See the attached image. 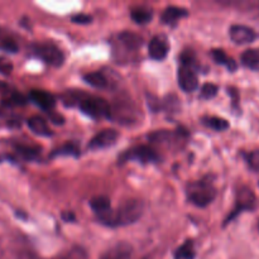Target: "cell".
I'll use <instances>...</instances> for the list:
<instances>
[{
	"label": "cell",
	"instance_id": "obj_1",
	"mask_svg": "<svg viewBox=\"0 0 259 259\" xmlns=\"http://www.w3.org/2000/svg\"><path fill=\"white\" fill-rule=\"evenodd\" d=\"M144 212L143 201L138 199H131L123 202L118 209L110 210L108 214L99 217L101 224L110 228L126 227V225L134 224L142 218Z\"/></svg>",
	"mask_w": 259,
	"mask_h": 259
},
{
	"label": "cell",
	"instance_id": "obj_2",
	"mask_svg": "<svg viewBox=\"0 0 259 259\" xmlns=\"http://www.w3.org/2000/svg\"><path fill=\"white\" fill-rule=\"evenodd\" d=\"M110 118L123 125H134L141 120V111L133 100L119 98L111 105Z\"/></svg>",
	"mask_w": 259,
	"mask_h": 259
},
{
	"label": "cell",
	"instance_id": "obj_3",
	"mask_svg": "<svg viewBox=\"0 0 259 259\" xmlns=\"http://www.w3.org/2000/svg\"><path fill=\"white\" fill-rule=\"evenodd\" d=\"M187 199L197 207H206L217 197V189L210 181H196L187 186Z\"/></svg>",
	"mask_w": 259,
	"mask_h": 259
},
{
	"label": "cell",
	"instance_id": "obj_4",
	"mask_svg": "<svg viewBox=\"0 0 259 259\" xmlns=\"http://www.w3.org/2000/svg\"><path fill=\"white\" fill-rule=\"evenodd\" d=\"M77 105L85 115L93 119L110 118L111 106L109 105L108 101L99 96L81 95Z\"/></svg>",
	"mask_w": 259,
	"mask_h": 259
},
{
	"label": "cell",
	"instance_id": "obj_5",
	"mask_svg": "<svg viewBox=\"0 0 259 259\" xmlns=\"http://www.w3.org/2000/svg\"><path fill=\"white\" fill-rule=\"evenodd\" d=\"M30 52L35 57L40 58L50 66H53V67H60L65 62V55L52 42L34 43V45L30 46Z\"/></svg>",
	"mask_w": 259,
	"mask_h": 259
},
{
	"label": "cell",
	"instance_id": "obj_6",
	"mask_svg": "<svg viewBox=\"0 0 259 259\" xmlns=\"http://www.w3.org/2000/svg\"><path fill=\"white\" fill-rule=\"evenodd\" d=\"M119 161H121V163L128 161H137L139 163H156L157 161H159V156L151 147L137 146L125 151Z\"/></svg>",
	"mask_w": 259,
	"mask_h": 259
},
{
	"label": "cell",
	"instance_id": "obj_7",
	"mask_svg": "<svg viewBox=\"0 0 259 259\" xmlns=\"http://www.w3.org/2000/svg\"><path fill=\"white\" fill-rule=\"evenodd\" d=\"M179 85L186 93H192L199 86V77L192 66L181 65L179 68Z\"/></svg>",
	"mask_w": 259,
	"mask_h": 259
},
{
	"label": "cell",
	"instance_id": "obj_8",
	"mask_svg": "<svg viewBox=\"0 0 259 259\" xmlns=\"http://www.w3.org/2000/svg\"><path fill=\"white\" fill-rule=\"evenodd\" d=\"M119 138V133L114 129H105V131L100 132L96 134L89 143V148L91 151H98V149L109 148V147L114 146Z\"/></svg>",
	"mask_w": 259,
	"mask_h": 259
},
{
	"label": "cell",
	"instance_id": "obj_9",
	"mask_svg": "<svg viewBox=\"0 0 259 259\" xmlns=\"http://www.w3.org/2000/svg\"><path fill=\"white\" fill-rule=\"evenodd\" d=\"M254 204H255V196L254 194H253L252 190L248 189V187L245 186L240 187L237 192V207H235V210L233 211V214H230L229 219H228L227 222H229L230 219H233L235 215L239 214V212L243 211V210L253 209V207H254Z\"/></svg>",
	"mask_w": 259,
	"mask_h": 259
},
{
	"label": "cell",
	"instance_id": "obj_10",
	"mask_svg": "<svg viewBox=\"0 0 259 259\" xmlns=\"http://www.w3.org/2000/svg\"><path fill=\"white\" fill-rule=\"evenodd\" d=\"M169 51V43L164 35H156L151 39L148 47L149 57L154 61H162L167 57Z\"/></svg>",
	"mask_w": 259,
	"mask_h": 259
},
{
	"label": "cell",
	"instance_id": "obj_11",
	"mask_svg": "<svg viewBox=\"0 0 259 259\" xmlns=\"http://www.w3.org/2000/svg\"><path fill=\"white\" fill-rule=\"evenodd\" d=\"M229 35L232 40L237 45H247V43H252L255 39L257 34H255L254 29L250 27L242 24L232 25L229 29Z\"/></svg>",
	"mask_w": 259,
	"mask_h": 259
},
{
	"label": "cell",
	"instance_id": "obj_12",
	"mask_svg": "<svg viewBox=\"0 0 259 259\" xmlns=\"http://www.w3.org/2000/svg\"><path fill=\"white\" fill-rule=\"evenodd\" d=\"M29 99L33 104L40 108L45 111L52 110L56 106V99L52 94L43 90H32L29 93Z\"/></svg>",
	"mask_w": 259,
	"mask_h": 259
},
{
	"label": "cell",
	"instance_id": "obj_13",
	"mask_svg": "<svg viewBox=\"0 0 259 259\" xmlns=\"http://www.w3.org/2000/svg\"><path fill=\"white\" fill-rule=\"evenodd\" d=\"M132 255H133V247L129 243L120 242L109 248L99 259H132Z\"/></svg>",
	"mask_w": 259,
	"mask_h": 259
},
{
	"label": "cell",
	"instance_id": "obj_14",
	"mask_svg": "<svg viewBox=\"0 0 259 259\" xmlns=\"http://www.w3.org/2000/svg\"><path fill=\"white\" fill-rule=\"evenodd\" d=\"M119 43L125 48L128 52H136L143 45V38L133 32H123L119 34Z\"/></svg>",
	"mask_w": 259,
	"mask_h": 259
},
{
	"label": "cell",
	"instance_id": "obj_15",
	"mask_svg": "<svg viewBox=\"0 0 259 259\" xmlns=\"http://www.w3.org/2000/svg\"><path fill=\"white\" fill-rule=\"evenodd\" d=\"M27 125L28 128H29L33 133L37 134V136L51 137L53 134L52 131H51V128L48 126L47 121L38 115L30 116V118L27 120Z\"/></svg>",
	"mask_w": 259,
	"mask_h": 259
},
{
	"label": "cell",
	"instance_id": "obj_16",
	"mask_svg": "<svg viewBox=\"0 0 259 259\" xmlns=\"http://www.w3.org/2000/svg\"><path fill=\"white\" fill-rule=\"evenodd\" d=\"M189 15V12H187L185 8H180V7H167L166 9H164L163 14H162V23H164V24H175V23L177 22L179 19H181V18L184 17H187Z\"/></svg>",
	"mask_w": 259,
	"mask_h": 259
},
{
	"label": "cell",
	"instance_id": "obj_17",
	"mask_svg": "<svg viewBox=\"0 0 259 259\" xmlns=\"http://www.w3.org/2000/svg\"><path fill=\"white\" fill-rule=\"evenodd\" d=\"M83 80L89 83V85L94 86L96 89H106L110 86V80L108 76L103 72V71H94V72L86 73L83 76Z\"/></svg>",
	"mask_w": 259,
	"mask_h": 259
},
{
	"label": "cell",
	"instance_id": "obj_18",
	"mask_svg": "<svg viewBox=\"0 0 259 259\" xmlns=\"http://www.w3.org/2000/svg\"><path fill=\"white\" fill-rule=\"evenodd\" d=\"M0 50L10 53H15L19 50L14 37L7 29H4L2 27H0Z\"/></svg>",
	"mask_w": 259,
	"mask_h": 259
},
{
	"label": "cell",
	"instance_id": "obj_19",
	"mask_svg": "<svg viewBox=\"0 0 259 259\" xmlns=\"http://www.w3.org/2000/svg\"><path fill=\"white\" fill-rule=\"evenodd\" d=\"M90 206L95 211V214L98 215V218L103 217V215L108 214L111 210L110 199L106 196H96L94 199H91Z\"/></svg>",
	"mask_w": 259,
	"mask_h": 259
},
{
	"label": "cell",
	"instance_id": "obj_20",
	"mask_svg": "<svg viewBox=\"0 0 259 259\" xmlns=\"http://www.w3.org/2000/svg\"><path fill=\"white\" fill-rule=\"evenodd\" d=\"M131 17L138 24H147L153 18V10L146 7H137L131 10Z\"/></svg>",
	"mask_w": 259,
	"mask_h": 259
},
{
	"label": "cell",
	"instance_id": "obj_21",
	"mask_svg": "<svg viewBox=\"0 0 259 259\" xmlns=\"http://www.w3.org/2000/svg\"><path fill=\"white\" fill-rule=\"evenodd\" d=\"M211 55H212V58L215 60V62L219 63V65L225 66L230 72H234V71L238 68V65L234 61V58L229 57V56H228L223 50H212Z\"/></svg>",
	"mask_w": 259,
	"mask_h": 259
},
{
	"label": "cell",
	"instance_id": "obj_22",
	"mask_svg": "<svg viewBox=\"0 0 259 259\" xmlns=\"http://www.w3.org/2000/svg\"><path fill=\"white\" fill-rule=\"evenodd\" d=\"M220 4L225 5V7H235L239 9L244 10V12H259V2H245V0H223L219 2Z\"/></svg>",
	"mask_w": 259,
	"mask_h": 259
},
{
	"label": "cell",
	"instance_id": "obj_23",
	"mask_svg": "<svg viewBox=\"0 0 259 259\" xmlns=\"http://www.w3.org/2000/svg\"><path fill=\"white\" fill-rule=\"evenodd\" d=\"M14 149L22 158L27 159V161L37 159L40 154V148L34 146H28V144H15Z\"/></svg>",
	"mask_w": 259,
	"mask_h": 259
},
{
	"label": "cell",
	"instance_id": "obj_24",
	"mask_svg": "<svg viewBox=\"0 0 259 259\" xmlns=\"http://www.w3.org/2000/svg\"><path fill=\"white\" fill-rule=\"evenodd\" d=\"M242 63L248 68L257 70L259 68V48L247 50L242 55Z\"/></svg>",
	"mask_w": 259,
	"mask_h": 259
},
{
	"label": "cell",
	"instance_id": "obj_25",
	"mask_svg": "<svg viewBox=\"0 0 259 259\" xmlns=\"http://www.w3.org/2000/svg\"><path fill=\"white\" fill-rule=\"evenodd\" d=\"M195 255H196V250H195L192 240H187L175 252V259H194Z\"/></svg>",
	"mask_w": 259,
	"mask_h": 259
},
{
	"label": "cell",
	"instance_id": "obj_26",
	"mask_svg": "<svg viewBox=\"0 0 259 259\" xmlns=\"http://www.w3.org/2000/svg\"><path fill=\"white\" fill-rule=\"evenodd\" d=\"M52 157L57 156H70V157H78L80 156V149L75 143H66L63 146L58 147L51 154Z\"/></svg>",
	"mask_w": 259,
	"mask_h": 259
},
{
	"label": "cell",
	"instance_id": "obj_27",
	"mask_svg": "<svg viewBox=\"0 0 259 259\" xmlns=\"http://www.w3.org/2000/svg\"><path fill=\"white\" fill-rule=\"evenodd\" d=\"M55 259H89V254L85 248L75 245L71 249L63 252L62 254L57 255Z\"/></svg>",
	"mask_w": 259,
	"mask_h": 259
},
{
	"label": "cell",
	"instance_id": "obj_28",
	"mask_svg": "<svg viewBox=\"0 0 259 259\" xmlns=\"http://www.w3.org/2000/svg\"><path fill=\"white\" fill-rule=\"evenodd\" d=\"M204 124L209 126V128L218 132H224L229 128L228 120H225L223 118H218V116H207V118H204Z\"/></svg>",
	"mask_w": 259,
	"mask_h": 259
},
{
	"label": "cell",
	"instance_id": "obj_29",
	"mask_svg": "<svg viewBox=\"0 0 259 259\" xmlns=\"http://www.w3.org/2000/svg\"><path fill=\"white\" fill-rule=\"evenodd\" d=\"M27 103V99L19 93H15V91H12V93H8L7 96L3 99V105L5 106H20L24 105Z\"/></svg>",
	"mask_w": 259,
	"mask_h": 259
},
{
	"label": "cell",
	"instance_id": "obj_30",
	"mask_svg": "<svg viewBox=\"0 0 259 259\" xmlns=\"http://www.w3.org/2000/svg\"><path fill=\"white\" fill-rule=\"evenodd\" d=\"M218 91H219V88H218L215 83H205V85H202L201 95L200 96H201L202 99H205V100H207V99L214 98L218 94Z\"/></svg>",
	"mask_w": 259,
	"mask_h": 259
},
{
	"label": "cell",
	"instance_id": "obj_31",
	"mask_svg": "<svg viewBox=\"0 0 259 259\" xmlns=\"http://www.w3.org/2000/svg\"><path fill=\"white\" fill-rule=\"evenodd\" d=\"M163 105L164 108L168 110V113H177V110H179L180 108L179 99H177L175 95L167 96V99H164L163 101Z\"/></svg>",
	"mask_w": 259,
	"mask_h": 259
},
{
	"label": "cell",
	"instance_id": "obj_32",
	"mask_svg": "<svg viewBox=\"0 0 259 259\" xmlns=\"http://www.w3.org/2000/svg\"><path fill=\"white\" fill-rule=\"evenodd\" d=\"M247 162L253 171L259 172V151L252 152L247 156Z\"/></svg>",
	"mask_w": 259,
	"mask_h": 259
},
{
	"label": "cell",
	"instance_id": "obj_33",
	"mask_svg": "<svg viewBox=\"0 0 259 259\" xmlns=\"http://www.w3.org/2000/svg\"><path fill=\"white\" fill-rule=\"evenodd\" d=\"M13 71V63L4 57H0V73L8 76Z\"/></svg>",
	"mask_w": 259,
	"mask_h": 259
},
{
	"label": "cell",
	"instance_id": "obj_34",
	"mask_svg": "<svg viewBox=\"0 0 259 259\" xmlns=\"http://www.w3.org/2000/svg\"><path fill=\"white\" fill-rule=\"evenodd\" d=\"M71 20H72L73 23H78V24H88V23L91 22V17L86 14H77L73 15Z\"/></svg>",
	"mask_w": 259,
	"mask_h": 259
},
{
	"label": "cell",
	"instance_id": "obj_35",
	"mask_svg": "<svg viewBox=\"0 0 259 259\" xmlns=\"http://www.w3.org/2000/svg\"><path fill=\"white\" fill-rule=\"evenodd\" d=\"M142 259H149V257H144V258H142Z\"/></svg>",
	"mask_w": 259,
	"mask_h": 259
},
{
	"label": "cell",
	"instance_id": "obj_36",
	"mask_svg": "<svg viewBox=\"0 0 259 259\" xmlns=\"http://www.w3.org/2000/svg\"><path fill=\"white\" fill-rule=\"evenodd\" d=\"M258 227H259V223H258Z\"/></svg>",
	"mask_w": 259,
	"mask_h": 259
}]
</instances>
